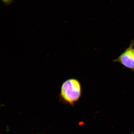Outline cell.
Wrapping results in <instances>:
<instances>
[{
  "label": "cell",
  "mask_w": 134,
  "mask_h": 134,
  "mask_svg": "<svg viewBox=\"0 0 134 134\" xmlns=\"http://www.w3.org/2000/svg\"><path fill=\"white\" fill-rule=\"evenodd\" d=\"M82 88L79 80L75 78L67 80L61 87L59 97L60 101L73 106L81 96Z\"/></svg>",
  "instance_id": "obj_1"
},
{
  "label": "cell",
  "mask_w": 134,
  "mask_h": 134,
  "mask_svg": "<svg viewBox=\"0 0 134 134\" xmlns=\"http://www.w3.org/2000/svg\"><path fill=\"white\" fill-rule=\"evenodd\" d=\"M133 44V43H132L129 47L113 62L120 63L126 68L134 71Z\"/></svg>",
  "instance_id": "obj_2"
},
{
  "label": "cell",
  "mask_w": 134,
  "mask_h": 134,
  "mask_svg": "<svg viewBox=\"0 0 134 134\" xmlns=\"http://www.w3.org/2000/svg\"><path fill=\"white\" fill-rule=\"evenodd\" d=\"M3 2L6 4H9L12 2L13 0H1Z\"/></svg>",
  "instance_id": "obj_3"
},
{
  "label": "cell",
  "mask_w": 134,
  "mask_h": 134,
  "mask_svg": "<svg viewBox=\"0 0 134 134\" xmlns=\"http://www.w3.org/2000/svg\"><path fill=\"white\" fill-rule=\"evenodd\" d=\"M133 51H134V48L133 49Z\"/></svg>",
  "instance_id": "obj_4"
}]
</instances>
